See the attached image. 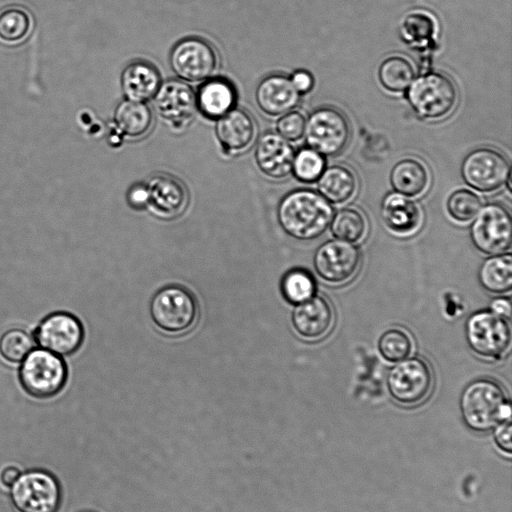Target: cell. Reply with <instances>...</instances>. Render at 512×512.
Masks as SVG:
<instances>
[{
    "label": "cell",
    "instance_id": "cell-1",
    "mask_svg": "<svg viewBox=\"0 0 512 512\" xmlns=\"http://www.w3.org/2000/svg\"><path fill=\"white\" fill-rule=\"evenodd\" d=\"M333 208L329 201L312 189H296L286 194L277 208L283 231L297 240L321 236L331 223Z\"/></svg>",
    "mask_w": 512,
    "mask_h": 512
},
{
    "label": "cell",
    "instance_id": "cell-2",
    "mask_svg": "<svg viewBox=\"0 0 512 512\" xmlns=\"http://www.w3.org/2000/svg\"><path fill=\"white\" fill-rule=\"evenodd\" d=\"M459 405L465 425L475 432H488L511 419V407L505 391L492 379L480 378L470 382L461 393Z\"/></svg>",
    "mask_w": 512,
    "mask_h": 512
},
{
    "label": "cell",
    "instance_id": "cell-3",
    "mask_svg": "<svg viewBox=\"0 0 512 512\" xmlns=\"http://www.w3.org/2000/svg\"><path fill=\"white\" fill-rule=\"evenodd\" d=\"M149 309L156 327L169 335L184 334L198 318L194 295L179 285H167L158 290L150 301Z\"/></svg>",
    "mask_w": 512,
    "mask_h": 512
},
{
    "label": "cell",
    "instance_id": "cell-4",
    "mask_svg": "<svg viewBox=\"0 0 512 512\" xmlns=\"http://www.w3.org/2000/svg\"><path fill=\"white\" fill-rule=\"evenodd\" d=\"M407 100L423 119H441L454 109L458 91L453 80L440 72L421 73L407 89Z\"/></svg>",
    "mask_w": 512,
    "mask_h": 512
},
{
    "label": "cell",
    "instance_id": "cell-5",
    "mask_svg": "<svg viewBox=\"0 0 512 512\" xmlns=\"http://www.w3.org/2000/svg\"><path fill=\"white\" fill-rule=\"evenodd\" d=\"M68 378L67 366L60 356L43 348L32 350L19 369V381L26 393L38 399L57 395Z\"/></svg>",
    "mask_w": 512,
    "mask_h": 512
},
{
    "label": "cell",
    "instance_id": "cell-6",
    "mask_svg": "<svg viewBox=\"0 0 512 512\" xmlns=\"http://www.w3.org/2000/svg\"><path fill=\"white\" fill-rule=\"evenodd\" d=\"M10 489L11 502L18 512H57L62 502L61 485L47 470L20 473Z\"/></svg>",
    "mask_w": 512,
    "mask_h": 512
},
{
    "label": "cell",
    "instance_id": "cell-7",
    "mask_svg": "<svg viewBox=\"0 0 512 512\" xmlns=\"http://www.w3.org/2000/svg\"><path fill=\"white\" fill-rule=\"evenodd\" d=\"M304 136L310 148L334 157L348 145L351 127L345 114L333 106H321L308 117Z\"/></svg>",
    "mask_w": 512,
    "mask_h": 512
},
{
    "label": "cell",
    "instance_id": "cell-8",
    "mask_svg": "<svg viewBox=\"0 0 512 512\" xmlns=\"http://www.w3.org/2000/svg\"><path fill=\"white\" fill-rule=\"evenodd\" d=\"M169 64L178 79L186 83H203L216 74L219 58L209 42L199 37H188L173 46Z\"/></svg>",
    "mask_w": 512,
    "mask_h": 512
},
{
    "label": "cell",
    "instance_id": "cell-9",
    "mask_svg": "<svg viewBox=\"0 0 512 512\" xmlns=\"http://www.w3.org/2000/svg\"><path fill=\"white\" fill-rule=\"evenodd\" d=\"M386 385L390 396L397 403L416 406L430 395L433 373L425 360L419 357L406 358L389 370Z\"/></svg>",
    "mask_w": 512,
    "mask_h": 512
},
{
    "label": "cell",
    "instance_id": "cell-10",
    "mask_svg": "<svg viewBox=\"0 0 512 512\" xmlns=\"http://www.w3.org/2000/svg\"><path fill=\"white\" fill-rule=\"evenodd\" d=\"M465 336L468 345L477 355L498 359L510 346L511 328L506 318L491 310H481L468 317Z\"/></svg>",
    "mask_w": 512,
    "mask_h": 512
},
{
    "label": "cell",
    "instance_id": "cell-11",
    "mask_svg": "<svg viewBox=\"0 0 512 512\" xmlns=\"http://www.w3.org/2000/svg\"><path fill=\"white\" fill-rule=\"evenodd\" d=\"M474 246L486 254L498 255L511 246L512 219L507 208L499 203L484 205L470 227Z\"/></svg>",
    "mask_w": 512,
    "mask_h": 512
},
{
    "label": "cell",
    "instance_id": "cell-12",
    "mask_svg": "<svg viewBox=\"0 0 512 512\" xmlns=\"http://www.w3.org/2000/svg\"><path fill=\"white\" fill-rule=\"evenodd\" d=\"M461 174L467 185L481 192H492L510 180V165L500 151L482 147L463 160Z\"/></svg>",
    "mask_w": 512,
    "mask_h": 512
},
{
    "label": "cell",
    "instance_id": "cell-13",
    "mask_svg": "<svg viewBox=\"0 0 512 512\" xmlns=\"http://www.w3.org/2000/svg\"><path fill=\"white\" fill-rule=\"evenodd\" d=\"M361 264L358 248L343 240H328L314 253L313 265L317 275L327 283L341 284L350 280Z\"/></svg>",
    "mask_w": 512,
    "mask_h": 512
},
{
    "label": "cell",
    "instance_id": "cell-14",
    "mask_svg": "<svg viewBox=\"0 0 512 512\" xmlns=\"http://www.w3.org/2000/svg\"><path fill=\"white\" fill-rule=\"evenodd\" d=\"M35 340L41 348L58 356L75 353L84 340V328L80 320L68 312H54L38 325Z\"/></svg>",
    "mask_w": 512,
    "mask_h": 512
},
{
    "label": "cell",
    "instance_id": "cell-15",
    "mask_svg": "<svg viewBox=\"0 0 512 512\" xmlns=\"http://www.w3.org/2000/svg\"><path fill=\"white\" fill-rule=\"evenodd\" d=\"M153 101L157 114L175 131L184 130L197 111L196 93L180 79L162 82Z\"/></svg>",
    "mask_w": 512,
    "mask_h": 512
},
{
    "label": "cell",
    "instance_id": "cell-16",
    "mask_svg": "<svg viewBox=\"0 0 512 512\" xmlns=\"http://www.w3.org/2000/svg\"><path fill=\"white\" fill-rule=\"evenodd\" d=\"M294 149L277 132L264 133L256 143L254 158L258 169L268 178L282 180L292 173Z\"/></svg>",
    "mask_w": 512,
    "mask_h": 512
},
{
    "label": "cell",
    "instance_id": "cell-17",
    "mask_svg": "<svg viewBox=\"0 0 512 512\" xmlns=\"http://www.w3.org/2000/svg\"><path fill=\"white\" fill-rule=\"evenodd\" d=\"M300 95L290 77L276 73L259 82L255 90V102L266 116L280 117L297 107Z\"/></svg>",
    "mask_w": 512,
    "mask_h": 512
},
{
    "label": "cell",
    "instance_id": "cell-18",
    "mask_svg": "<svg viewBox=\"0 0 512 512\" xmlns=\"http://www.w3.org/2000/svg\"><path fill=\"white\" fill-rule=\"evenodd\" d=\"M149 205L154 215L162 219H173L181 215L189 201L185 185L168 174H156L146 183Z\"/></svg>",
    "mask_w": 512,
    "mask_h": 512
},
{
    "label": "cell",
    "instance_id": "cell-19",
    "mask_svg": "<svg viewBox=\"0 0 512 512\" xmlns=\"http://www.w3.org/2000/svg\"><path fill=\"white\" fill-rule=\"evenodd\" d=\"M215 135L224 152L241 154L254 143L256 123L247 111L235 107L216 120Z\"/></svg>",
    "mask_w": 512,
    "mask_h": 512
},
{
    "label": "cell",
    "instance_id": "cell-20",
    "mask_svg": "<svg viewBox=\"0 0 512 512\" xmlns=\"http://www.w3.org/2000/svg\"><path fill=\"white\" fill-rule=\"evenodd\" d=\"M295 331L303 338L318 339L333 326L334 312L330 302L321 295L296 304L291 314Z\"/></svg>",
    "mask_w": 512,
    "mask_h": 512
},
{
    "label": "cell",
    "instance_id": "cell-21",
    "mask_svg": "<svg viewBox=\"0 0 512 512\" xmlns=\"http://www.w3.org/2000/svg\"><path fill=\"white\" fill-rule=\"evenodd\" d=\"M401 34L410 46L422 54L420 72L430 71V57L436 46L435 18L426 11H413L404 18Z\"/></svg>",
    "mask_w": 512,
    "mask_h": 512
},
{
    "label": "cell",
    "instance_id": "cell-22",
    "mask_svg": "<svg viewBox=\"0 0 512 512\" xmlns=\"http://www.w3.org/2000/svg\"><path fill=\"white\" fill-rule=\"evenodd\" d=\"M160 73L151 63L136 60L122 71L120 86L127 100L144 102L154 98L161 85Z\"/></svg>",
    "mask_w": 512,
    "mask_h": 512
},
{
    "label": "cell",
    "instance_id": "cell-23",
    "mask_svg": "<svg viewBox=\"0 0 512 512\" xmlns=\"http://www.w3.org/2000/svg\"><path fill=\"white\" fill-rule=\"evenodd\" d=\"M196 103L201 114L217 120L236 107L237 91L228 79L212 77L199 87Z\"/></svg>",
    "mask_w": 512,
    "mask_h": 512
},
{
    "label": "cell",
    "instance_id": "cell-24",
    "mask_svg": "<svg viewBox=\"0 0 512 512\" xmlns=\"http://www.w3.org/2000/svg\"><path fill=\"white\" fill-rule=\"evenodd\" d=\"M380 212L386 226L400 235L414 232L421 223L419 206L399 193L388 194L382 201Z\"/></svg>",
    "mask_w": 512,
    "mask_h": 512
},
{
    "label": "cell",
    "instance_id": "cell-25",
    "mask_svg": "<svg viewBox=\"0 0 512 512\" xmlns=\"http://www.w3.org/2000/svg\"><path fill=\"white\" fill-rule=\"evenodd\" d=\"M113 123L120 136L137 140L151 130L153 114L147 103L124 99L114 110Z\"/></svg>",
    "mask_w": 512,
    "mask_h": 512
},
{
    "label": "cell",
    "instance_id": "cell-26",
    "mask_svg": "<svg viewBox=\"0 0 512 512\" xmlns=\"http://www.w3.org/2000/svg\"><path fill=\"white\" fill-rule=\"evenodd\" d=\"M427 167L415 158H405L395 164L390 173V183L396 193L416 197L425 192L429 184Z\"/></svg>",
    "mask_w": 512,
    "mask_h": 512
},
{
    "label": "cell",
    "instance_id": "cell-27",
    "mask_svg": "<svg viewBox=\"0 0 512 512\" xmlns=\"http://www.w3.org/2000/svg\"><path fill=\"white\" fill-rule=\"evenodd\" d=\"M358 181L355 173L344 165H332L324 169L318 179V190L328 201L342 204L355 194Z\"/></svg>",
    "mask_w": 512,
    "mask_h": 512
},
{
    "label": "cell",
    "instance_id": "cell-28",
    "mask_svg": "<svg viewBox=\"0 0 512 512\" xmlns=\"http://www.w3.org/2000/svg\"><path fill=\"white\" fill-rule=\"evenodd\" d=\"M480 285L488 292L502 294L512 287V258L498 254L485 259L478 271Z\"/></svg>",
    "mask_w": 512,
    "mask_h": 512
},
{
    "label": "cell",
    "instance_id": "cell-29",
    "mask_svg": "<svg viewBox=\"0 0 512 512\" xmlns=\"http://www.w3.org/2000/svg\"><path fill=\"white\" fill-rule=\"evenodd\" d=\"M33 20L28 10L11 5L0 10V42L16 46L28 39L32 32Z\"/></svg>",
    "mask_w": 512,
    "mask_h": 512
},
{
    "label": "cell",
    "instance_id": "cell-30",
    "mask_svg": "<svg viewBox=\"0 0 512 512\" xmlns=\"http://www.w3.org/2000/svg\"><path fill=\"white\" fill-rule=\"evenodd\" d=\"M378 77L381 85L389 92H404L415 79V69L406 58L393 55L379 66Z\"/></svg>",
    "mask_w": 512,
    "mask_h": 512
},
{
    "label": "cell",
    "instance_id": "cell-31",
    "mask_svg": "<svg viewBox=\"0 0 512 512\" xmlns=\"http://www.w3.org/2000/svg\"><path fill=\"white\" fill-rule=\"evenodd\" d=\"M331 220V232L334 237L355 243L362 240L367 233V220L356 208H342Z\"/></svg>",
    "mask_w": 512,
    "mask_h": 512
},
{
    "label": "cell",
    "instance_id": "cell-32",
    "mask_svg": "<svg viewBox=\"0 0 512 512\" xmlns=\"http://www.w3.org/2000/svg\"><path fill=\"white\" fill-rule=\"evenodd\" d=\"M281 291L288 302L299 304L314 296L316 282L308 271L293 269L284 275L281 282Z\"/></svg>",
    "mask_w": 512,
    "mask_h": 512
},
{
    "label": "cell",
    "instance_id": "cell-33",
    "mask_svg": "<svg viewBox=\"0 0 512 512\" xmlns=\"http://www.w3.org/2000/svg\"><path fill=\"white\" fill-rule=\"evenodd\" d=\"M413 349L410 335L401 328L385 331L378 340V351L388 362H398L409 357Z\"/></svg>",
    "mask_w": 512,
    "mask_h": 512
},
{
    "label": "cell",
    "instance_id": "cell-34",
    "mask_svg": "<svg viewBox=\"0 0 512 512\" xmlns=\"http://www.w3.org/2000/svg\"><path fill=\"white\" fill-rule=\"evenodd\" d=\"M325 166L322 154L310 147L302 148L294 155L292 172L299 181L312 183L319 179Z\"/></svg>",
    "mask_w": 512,
    "mask_h": 512
},
{
    "label": "cell",
    "instance_id": "cell-35",
    "mask_svg": "<svg viewBox=\"0 0 512 512\" xmlns=\"http://www.w3.org/2000/svg\"><path fill=\"white\" fill-rule=\"evenodd\" d=\"M34 346L33 338L21 329H11L0 338V354L10 362L22 361Z\"/></svg>",
    "mask_w": 512,
    "mask_h": 512
},
{
    "label": "cell",
    "instance_id": "cell-36",
    "mask_svg": "<svg viewBox=\"0 0 512 512\" xmlns=\"http://www.w3.org/2000/svg\"><path fill=\"white\" fill-rule=\"evenodd\" d=\"M481 208L480 197L468 189L454 191L447 201L450 216L458 222H467L475 217Z\"/></svg>",
    "mask_w": 512,
    "mask_h": 512
},
{
    "label": "cell",
    "instance_id": "cell-37",
    "mask_svg": "<svg viewBox=\"0 0 512 512\" xmlns=\"http://www.w3.org/2000/svg\"><path fill=\"white\" fill-rule=\"evenodd\" d=\"M305 125V116L299 111L292 110L280 116L276 123V130L287 141L295 142L304 136Z\"/></svg>",
    "mask_w": 512,
    "mask_h": 512
},
{
    "label": "cell",
    "instance_id": "cell-38",
    "mask_svg": "<svg viewBox=\"0 0 512 512\" xmlns=\"http://www.w3.org/2000/svg\"><path fill=\"white\" fill-rule=\"evenodd\" d=\"M494 438L497 447L506 455L512 453V427L511 419L499 423L494 428Z\"/></svg>",
    "mask_w": 512,
    "mask_h": 512
},
{
    "label": "cell",
    "instance_id": "cell-39",
    "mask_svg": "<svg viewBox=\"0 0 512 512\" xmlns=\"http://www.w3.org/2000/svg\"><path fill=\"white\" fill-rule=\"evenodd\" d=\"M128 204L137 210L148 208L149 192L146 183L133 185L127 193Z\"/></svg>",
    "mask_w": 512,
    "mask_h": 512
},
{
    "label": "cell",
    "instance_id": "cell-40",
    "mask_svg": "<svg viewBox=\"0 0 512 512\" xmlns=\"http://www.w3.org/2000/svg\"><path fill=\"white\" fill-rule=\"evenodd\" d=\"M290 80L300 94L310 92L314 86L312 74L303 69L296 70L290 77Z\"/></svg>",
    "mask_w": 512,
    "mask_h": 512
},
{
    "label": "cell",
    "instance_id": "cell-41",
    "mask_svg": "<svg viewBox=\"0 0 512 512\" xmlns=\"http://www.w3.org/2000/svg\"><path fill=\"white\" fill-rule=\"evenodd\" d=\"M490 310L504 318L511 316V303L507 298H496L490 304Z\"/></svg>",
    "mask_w": 512,
    "mask_h": 512
},
{
    "label": "cell",
    "instance_id": "cell-42",
    "mask_svg": "<svg viewBox=\"0 0 512 512\" xmlns=\"http://www.w3.org/2000/svg\"><path fill=\"white\" fill-rule=\"evenodd\" d=\"M20 470L14 466H8L0 473V482L4 487L10 488L20 475Z\"/></svg>",
    "mask_w": 512,
    "mask_h": 512
},
{
    "label": "cell",
    "instance_id": "cell-43",
    "mask_svg": "<svg viewBox=\"0 0 512 512\" xmlns=\"http://www.w3.org/2000/svg\"><path fill=\"white\" fill-rule=\"evenodd\" d=\"M82 512H91V511H82Z\"/></svg>",
    "mask_w": 512,
    "mask_h": 512
}]
</instances>
